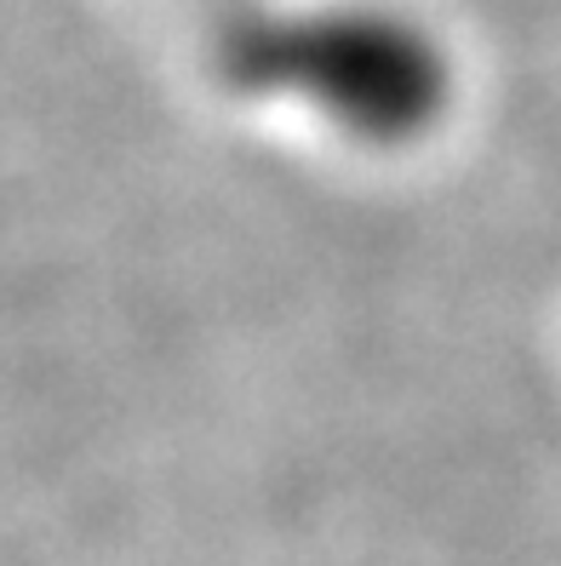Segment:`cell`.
Segmentation results:
<instances>
[{"label":"cell","mask_w":561,"mask_h":566,"mask_svg":"<svg viewBox=\"0 0 561 566\" xmlns=\"http://www.w3.org/2000/svg\"><path fill=\"white\" fill-rule=\"evenodd\" d=\"M207 63L236 104L304 115L373 155L418 149L458 104L453 46L402 0H229Z\"/></svg>","instance_id":"1"},{"label":"cell","mask_w":561,"mask_h":566,"mask_svg":"<svg viewBox=\"0 0 561 566\" xmlns=\"http://www.w3.org/2000/svg\"><path fill=\"white\" fill-rule=\"evenodd\" d=\"M218 7H229V0H212V12H218Z\"/></svg>","instance_id":"2"}]
</instances>
